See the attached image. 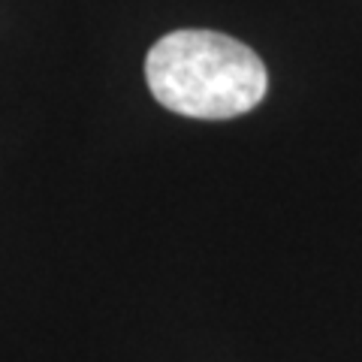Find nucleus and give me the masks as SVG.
Returning <instances> with one entry per match:
<instances>
[{
    "instance_id": "f257e3e1",
    "label": "nucleus",
    "mask_w": 362,
    "mask_h": 362,
    "mask_svg": "<svg viewBox=\"0 0 362 362\" xmlns=\"http://www.w3.org/2000/svg\"><path fill=\"white\" fill-rule=\"evenodd\" d=\"M145 78L160 106L199 121L239 118L263 103L269 90L259 54L218 30L160 37L145 58Z\"/></svg>"
}]
</instances>
